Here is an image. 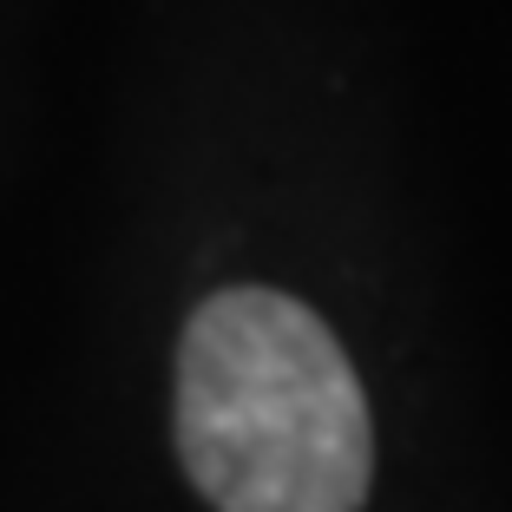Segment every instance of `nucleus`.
Instances as JSON below:
<instances>
[{
	"mask_svg": "<svg viewBox=\"0 0 512 512\" xmlns=\"http://www.w3.org/2000/svg\"><path fill=\"white\" fill-rule=\"evenodd\" d=\"M178 453L217 512H362L368 401L342 342L276 289H224L178 348Z\"/></svg>",
	"mask_w": 512,
	"mask_h": 512,
	"instance_id": "obj_1",
	"label": "nucleus"
}]
</instances>
